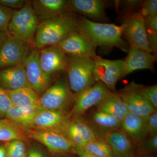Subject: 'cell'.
I'll return each mask as SVG.
<instances>
[{"label":"cell","mask_w":157,"mask_h":157,"mask_svg":"<svg viewBox=\"0 0 157 157\" xmlns=\"http://www.w3.org/2000/svg\"><path fill=\"white\" fill-rule=\"evenodd\" d=\"M68 10L56 17L39 22L34 45L37 49L57 45L69 35L78 30V17Z\"/></svg>","instance_id":"1"},{"label":"cell","mask_w":157,"mask_h":157,"mask_svg":"<svg viewBox=\"0 0 157 157\" xmlns=\"http://www.w3.org/2000/svg\"><path fill=\"white\" fill-rule=\"evenodd\" d=\"M78 30L86 35L97 47H117L125 52L128 50L126 42L122 38V25L95 22L80 16L78 18Z\"/></svg>","instance_id":"2"},{"label":"cell","mask_w":157,"mask_h":157,"mask_svg":"<svg viewBox=\"0 0 157 157\" xmlns=\"http://www.w3.org/2000/svg\"><path fill=\"white\" fill-rule=\"evenodd\" d=\"M76 95L72 91L65 76L58 79L39 98V106L44 109L67 114L73 107Z\"/></svg>","instance_id":"3"},{"label":"cell","mask_w":157,"mask_h":157,"mask_svg":"<svg viewBox=\"0 0 157 157\" xmlns=\"http://www.w3.org/2000/svg\"><path fill=\"white\" fill-rule=\"evenodd\" d=\"M67 78L75 95L92 86L96 82L94 75L95 60L68 55Z\"/></svg>","instance_id":"4"},{"label":"cell","mask_w":157,"mask_h":157,"mask_svg":"<svg viewBox=\"0 0 157 157\" xmlns=\"http://www.w3.org/2000/svg\"><path fill=\"white\" fill-rule=\"evenodd\" d=\"M39 21L32 1H26L21 9L16 10L8 28L9 35L30 43L35 37Z\"/></svg>","instance_id":"5"},{"label":"cell","mask_w":157,"mask_h":157,"mask_svg":"<svg viewBox=\"0 0 157 157\" xmlns=\"http://www.w3.org/2000/svg\"><path fill=\"white\" fill-rule=\"evenodd\" d=\"M143 86L133 81L117 93L125 104L128 113L144 120L157 110L142 94Z\"/></svg>","instance_id":"6"},{"label":"cell","mask_w":157,"mask_h":157,"mask_svg":"<svg viewBox=\"0 0 157 157\" xmlns=\"http://www.w3.org/2000/svg\"><path fill=\"white\" fill-rule=\"evenodd\" d=\"M30 44L8 34L0 47V70L22 64L32 49Z\"/></svg>","instance_id":"7"},{"label":"cell","mask_w":157,"mask_h":157,"mask_svg":"<svg viewBox=\"0 0 157 157\" xmlns=\"http://www.w3.org/2000/svg\"><path fill=\"white\" fill-rule=\"evenodd\" d=\"M122 25L130 46L153 54L147 41L144 17L139 12L128 14Z\"/></svg>","instance_id":"8"},{"label":"cell","mask_w":157,"mask_h":157,"mask_svg":"<svg viewBox=\"0 0 157 157\" xmlns=\"http://www.w3.org/2000/svg\"><path fill=\"white\" fill-rule=\"evenodd\" d=\"M22 65L29 87L38 95L43 94L49 87L52 78L45 74L41 68L39 51L37 48H32Z\"/></svg>","instance_id":"9"},{"label":"cell","mask_w":157,"mask_h":157,"mask_svg":"<svg viewBox=\"0 0 157 157\" xmlns=\"http://www.w3.org/2000/svg\"><path fill=\"white\" fill-rule=\"evenodd\" d=\"M109 91L103 82H97L77 94L74 105L68 113V117L71 119L81 117L90 108L97 106Z\"/></svg>","instance_id":"10"},{"label":"cell","mask_w":157,"mask_h":157,"mask_svg":"<svg viewBox=\"0 0 157 157\" xmlns=\"http://www.w3.org/2000/svg\"><path fill=\"white\" fill-rule=\"evenodd\" d=\"M58 46L67 55L97 59V46L84 33L78 30L69 35Z\"/></svg>","instance_id":"11"},{"label":"cell","mask_w":157,"mask_h":157,"mask_svg":"<svg viewBox=\"0 0 157 157\" xmlns=\"http://www.w3.org/2000/svg\"><path fill=\"white\" fill-rule=\"evenodd\" d=\"M25 132L29 139L42 144L52 152L74 153L75 144L59 132L33 129H29Z\"/></svg>","instance_id":"12"},{"label":"cell","mask_w":157,"mask_h":157,"mask_svg":"<svg viewBox=\"0 0 157 157\" xmlns=\"http://www.w3.org/2000/svg\"><path fill=\"white\" fill-rule=\"evenodd\" d=\"M124 60L105 59L99 57L95 60L94 75L96 81L105 84L109 90L115 91L118 80L123 77Z\"/></svg>","instance_id":"13"},{"label":"cell","mask_w":157,"mask_h":157,"mask_svg":"<svg viewBox=\"0 0 157 157\" xmlns=\"http://www.w3.org/2000/svg\"><path fill=\"white\" fill-rule=\"evenodd\" d=\"M39 59L44 73L52 78L67 70L68 57L58 45H52L39 51Z\"/></svg>","instance_id":"14"},{"label":"cell","mask_w":157,"mask_h":157,"mask_svg":"<svg viewBox=\"0 0 157 157\" xmlns=\"http://www.w3.org/2000/svg\"><path fill=\"white\" fill-rule=\"evenodd\" d=\"M70 120L67 114L43 109L36 115L32 129L62 133Z\"/></svg>","instance_id":"15"},{"label":"cell","mask_w":157,"mask_h":157,"mask_svg":"<svg viewBox=\"0 0 157 157\" xmlns=\"http://www.w3.org/2000/svg\"><path fill=\"white\" fill-rule=\"evenodd\" d=\"M106 2L101 0H70L69 10L78 12L90 20L97 21H107L105 11Z\"/></svg>","instance_id":"16"},{"label":"cell","mask_w":157,"mask_h":157,"mask_svg":"<svg viewBox=\"0 0 157 157\" xmlns=\"http://www.w3.org/2000/svg\"><path fill=\"white\" fill-rule=\"evenodd\" d=\"M126 58L124 60L123 77L140 70H152L156 57L135 47L130 46Z\"/></svg>","instance_id":"17"},{"label":"cell","mask_w":157,"mask_h":157,"mask_svg":"<svg viewBox=\"0 0 157 157\" xmlns=\"http://www.w3.org/2000/svg\"><path fill=\"white\" fill-rule=\"evenodd\" d=\"M104 139L111 149L112 157H136V146L120 129L107 133Z\"/></svg>","instance_id":"18"},{"label":"cell","mask_w":157,"mask_h":157,"mask_svg":"<svg viewBox=\"0 0 157 157\" xmlns=\"http://www.w3.org/2000/svg\"><path fill=\"white\" fill-rule=\"evenodd\" d=\"M120 129L128 137L136 147L148 137L144 120L132 113H128L121 121Z\"/></svg>","instance_id":"19"},{"label":"cell","mask_w":157,"mask_h":157,"mask_svg":"<svg viewBox=\"0 0 157 157\" xmlns=\"http://www.w3.org/2000/svg\"><path fill=\"white\" fill-rule=\"evenodd\" d=\"M32 6L39 22L58 16L69 10V1L33 0Z\"/></svg>","instance_id":"20"},{"label":"cell","mask_w":157,"mask_h":157,"mask_svg":"<svg viewBox=\"0 0 157 157\" xmlns=\"http://www.w3.org/2000/svg\"><path fill=\"white\" fill-rule=\"evenodd\" d=\"M43 109L39 105L17 107L13 106L5 119L9 120L24 131L33 127L37 113Z\"/></svg>","instance_id":"21"},{"label":"cell","mask_w":157,"mask_h":157,"mask_svg":"<svg viewBox=\"0 0 157 157\" xmlns=\"http://www.w3.org/2000/svg\"><path fill=\"white\" fill-rule=\"evenodd\" d=\"M0 86L9 90L29 87L22 64L0 70Z\"/></svg>","instance_id":"22"},{"label":"cell","mask_w":157,"mask_h":157,"mask_svg":"<svg viewBox=\"0 0 157 157\" xmlns=\"http://www.w3.org/2000/svg\"><path fill=\"white\" fill-rule=\"evenodd\" d=\"M96 107L97 110L105 113L121 121L128 113L125 104L115 91L109 90Z\"/></svg>","instance_id":"23"},{"label":"cell","mask_w":157,"mask_h":157,"mask_svg":"<svg viewBox=\"0 0 157 157\" xmlns=\"http://www.w3.org/2000/svg\"><path fill=\"white\" fill-rule=\"evenodd\" d=\"M88 121L99 132L106 135L109 132L120 129L121 121L97 110L91 115Z\"/></svg>","instance_id":"24"},{"label":"cell","mask_w":157,"mask_h":157,"mask_svg":"<svg viewBox=\"0 0 157 157\" xmlns=\"http://www.w3.org/2000/svg\"><path fill=\"white\" fill-rule=\"evenodd\" d=\"M13 106L17 107L39 105L38 94L30 87L9 90H5Z\"/></svg>","instance_id":"25"},{"label":"cell","mask_w":157,"mask_h":157,"mask_svg":"<svg viewBox=\"0 0 157 157\" xmlns=\"http://www.w3.org/2000/svg\"><path fill=\"white\" fill-rule=\"evenodd\" d=\"M70 124L87 143L106 136L81 117L70 120Z\"/></svg>","instance_id":"26"},{"label":"cell","mask_w":157,"mask_h":157,"mask_svg":"<svg viewBox=\"0 0 157 157\" xmlns=\"http://www.w3.org/2000/svg\"><path fill=\"white\" fill-rule=\"evenodd\" d=\"M14 140L29 141L25 131L6 119L0 120V142H9Z\"/></svg>","instance_id":"27"},{"label":"cell","mask_w":157,"mask_h":157,"mask_svg":"<svg viewBox=\"0 0 157 157\" xmlns=\"http://www.w3.org/2000/svg\"><path fill=\"white\" fill-rule=\"evenodd\" d=\"M83 148L99 157H112L111 149L104 138L88 142Z\"/></svg>","instance_id":"28"},{"label":"cell","mask_w":157,"mask_h":157,"mask_svg":"<svg viewBox=\"0 0 157 157\" xmlns=\"http://www.w3.org/2000/svg\"><path fill=\"white\" fill-rule=\"evenodd\" d=\"M157 151V135L154 137H147L135 148L136 157L155 155Z\"/></svg>","instance_id":"29"},{"label":"cell","mask_w":157,"mask_h":157,"mask_svg":"<svg viewBox=\"0 0 157 157\" xmlns=\"http://www.w3.org/2000/svg\"><path fill=\"white\" fill-rule=\"evenodd\" d=\"M25 142L14 140L6 142L7 157H26L28 151Z\"/></svg>","instance_id":"30"},{"label":"cell","mask_w":157,"mask_h":157,"mask_svg":"<svg viewBox=\"0 0 157 157\" xmlns=\"http://www.w3.org/2000/svg\"><path fill=\"white\" fill-rule=\"evenodd\" d=\"M15 11L0 4V31L7 33L9 22Z\"/></svg>","instance_id":"31"},{"label":"cell","mask_w":157,"mask_h":157,"mask_svg":"<svg viewBox=\"0 0 157 157\" xmlns=\"http://www.w3.org/2000/svg\"><path fill=\"white\" fill-rule=\"evenodd\" d=\"M13 104L5 90L0 86V120L6 118Z\"/></svg>","instance_id":"32"},{"label":"cell","mask_w":157,"mask_h":157,"mask_svg":"<svg viewBox=\"0 0 157 157\" xmlns=\"http://www.w3.org/2000/svg\"><path fill=\"white\" fill-rule=\"evenodd\" d=\"M141 92L147 100L156 110L157 109V84L149 86H143Z\"/></svg>","instance_id":"33"},{"label":"cell","mask_w":157,"mask_h":157,"mask_svg":"<svg viewBox=\"0 0 157 157\" xmlns=\"http://www.w3.org/2000/svg\"><path fill=\"white\" fill-rule=\"evenodd\" d=\"M139 13L144 17L157 14V0H147L141 5Z\"/></svg>","instance_id":"34"},{"label":"cell","mask_w":157,"mask_h":157,"mask_svg":"<svg viewBox=\"0 0 157 157\" xmlns=\"http://www.w3.org/2000/svg\"><path fill=\"white\" fill-rule=\"evenodd\" d=\"M146 125L148 137H154L157 135V111L144 120Z\"/></svg>","instance_id":"35"},{"label":"cell","mask_w":157,"mask_h":157,"mask_svg":"<svg viewBox=\"0 0 157 157\" xmlns=\"http://www.w3.org/2000/svg\"><path fill=\"white\" fill-rule=\"evenodd\" d=\"M147 34L157 33V14L144 17Z\"/></svg>","instance_id":"36"},{"label":"cell","mask_w":157,"mask_h":157,"mask_svg":"<svg viewBox=\"0 0 157 157\" xmlns=\"http://www.w3.org/2000/svg\"><path fill=\"white\" fill-rule=\"evenodd\" d=\"M26 1L25 0H0V4L7 8L15 10L22 8Z\"/></svg>","instance_id":"37"},{"label":"cell","mask_w":157,"mask_h":157,"mask_svg":"<svg viewBox=\"0 0 157 157\" xmlns=\"http://www.w3.org/2000/svg\"><path fill=\"white\" fill-rule=\"evenodd\" d=\"M147 38L153 54L156 56L157 52V33L147 34Z\"/></svg>","instance_id":"38"},{"label":"cell","mask_w":157,"mask_h":157,"mask_svg":"<svg viewBox=\"0 0 157 157\" xmlns=\"http://www.w3.org/2000/svg\"><path fill=\"white\" fill-rule=\"evenodd\" d=\"M74 153L76 154L78 157H99L88 151L83 147L76 145L74 147Z\"/></svg>","instance_id":"39"},{"label":"cell","mask_w":157,"mask_h":157,"mask_svg":"<svg viewBox=\"0 0 157 157\" xmlns=\"http://www.w3.org/2000/svg\"><path fill=\"white\" fill-rule=\"evenodd\" d=\"M26 157H45L41 150L35 146L31 147L28 151Z\"/></svg>","instance_id":"40"},{"label":"cell","mask_w":157,"mask_h":157,"mask_svg":"<svg viewBox=\"0 0 157 157\" xmlns=\"http://www.w3.org/2000/svg\"><path fill=\"white\" fill-rule=\"evenodd\" d=\"M0 157H7L6 142L0 145Z\"/></svg>","instance_id":"41"},{"label":"cell","mask_w":157,"mask_h":157,"mask_svg":"<svg viewBox=\"0 0 157 157\" xmlns=\"http://www.w3.org/2000/svg\"><path fill=\"white\" fill-rule=\"evenodd\" d=\"M125 6L128 7L133 8L139 5L140 1H126L125 2Z\"/></svg>","instance_id":"42"},{"label":"cell","mask_w":157,"mask_h":157,"mask_svg":"<svg viewBox=\"0 0 157 157\" xmlns=\"http://www.w3.org/2000/svg\"><path fill=\"white\" fill-rule=\"evenodd\" d=\"M8 36V33L0 31V47L6 41Z\"/></svg>","instance_id":"43"},{"label":"cell","mask_w":157,"mask_h":157,"mask_svg":"<svg viewBox=\"0 0 157 157\" xmlns=\"http://www.w3.org/2000/svg\"><path fill=\"white\" fill-rule=\"evenodd\" d=\"M136 157H157L155 155H150L141 156H137Z\"/></svg>","instance_id":"44"}]
</instances>
